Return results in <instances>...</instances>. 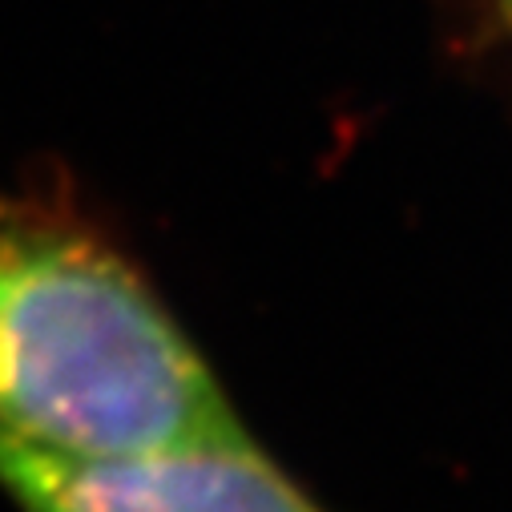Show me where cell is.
I'll return each mask as SVG.
<instances>
[{"mask_svg": "<svg viewBox=\"0 0 512 512\" xmlns=\"http://www.w3.org/2000/svg\"><path fill=\"white\" fill-rule=\"evenodd\" d=\"M246 436L142 271L77 218L0 202V444L130 456Z\"/></svg>", "mask_w": 512, "mask_h": 512, "instance_id": "1", "label": "cell"}, {"mask_svg": "<svg viewBox=\"0 0 512 512\" xmlns=\"http://www.w3.org/2000/svg\"><path fill=\"white\" fill-rule=\"evenodd\" d=\"M0 488L21 512H327L250 436L130 456L0 444Z\"/></svg>", "mask_w": 512, "mask_h": 512, "instance_id": "2", "label": "cell"}, {"mask_svg": "<svg viewBox=\"0 0 512 512\" xmlns=\"http://www.w3.org/2000/svg\"><path fill=\"white\" fill-rule=\"evenodd\" d=\"M508 5H512V0H508Z\"/></svg>", "mask_w": 512, "mask_h": 512, "instance_id": "3", "label": "cell"}]
</instances>
